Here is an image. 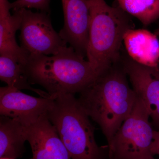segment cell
Returning a JSON list of instances; mask_svg holds the SVG:
<instances>
[{
    "label": "cell",
    "instance_id": "ac0fdd59",
    "mask_svg": "<svg viewBox=\"0 0 159 159\" xmlns=\"http://www.w3.org/2000/svg\"><path fill=\"white\" fill-rule=\"evenodd\" d=\"M154 34L155 35H156L157 36H159V27L155 30L154 32Z\"/></svg>",
    "mask_w": 159,
    "mask_h": 159
},
{
    "label": "cell",
    "instance_id": "7a4b0ae2",
    "mask_svg": "<svg viewBox=\"0 0 159 159\" xmlns=\"http://www.w3.org/2000/svg\"><path fill=\"white\" fill-rule=\"evenodd\" d=\"M25 68L30 83L53 97L79 94L98 76L89 61L70 46L51 56L30 54Z\"/></svg>",
    "mask_w": 159,
    "mask_h": 159
},
{
    "label": "cell",
    "instance_id": "ba28073f",
    "mask_svg": "<svg viewBox=\"0 0 159 159\" xmlns=\"http://www.w3.org/2000/svg\"><path fill=\"white\" fill-rule=\"evenodd\" d=\"M54 97H35L6 86L0 88V115L29 126L47 116Z\"/></svg>",
    "mask_w": 159,
    "mask_h": 159
},
{
    "label": "cell",
    "instance_id": "6da1fadb",
    "mask_svg": "<svg viewBox=\"0 0 159 159\" xmlns=\"http://www.w3.org/2000/svg\"><path fill=\"white\" fill-rule=\"evenodd\" d=\"M120 60L100 74L77 99L89 118L99 125L107 143L133 109L137 96Z\"/></svg>",
    "mask_w": 159,
    "mask_h": 159
},
{
    "label": "cell",
    "instance_id": "d6986e66",
    "mask_svg": "<svg viewBox=\"0 0 159 159\" xmlns=\"http://www.w3.org/2000/svg\"><path fill=\"white\" fill-rule=\"evenodd\" d=\"M0 159H9V158H1Z\"/></svg>",
    "mask_w": 159,
    "mask_h": 159
},
{
    "label": "cell",
    "instance_id": "8fae6325",
    "mask_svg": "<svg viewBox=\"0 0 159 159\" xmlns=\"http://www.w3.org/2000/svg\"><path fill=\"white\" fill-rule=\"evenodd\" d=\"M123 43L126 53L134 61L159 69V41L155 34L145 29H129Z\"/></svg>",
    "mask_w": 159,
    "mask_h": 159
},
{
    "label": "cell",
    "instance_id": "5b68a950",
    "mask_svg": "<svg viewBox=\"0 0 159 159\" xmlns=\"http://www.w3.org/2000/svg\"><path fill=\"white\" fill-rule=\"evenodd\" d=\"M149 119L137 97L130 115L108 143V159H155L150 152L154 130Z\"/></svg>",
    "mask_w": 159,
    "mask_h": 159
},
{
    "label": "cell",
    "instance_id": "9c48e42d",
    "mask_svg": "<svg viewBox=\"0 0 159 159\" xmlns=\"http://www.w3.org/2000/svg\"><path fill=\"white\" fill-rule=\"evenodd\" d=\"M64 25L59 32L76 52L85 57L88 44L90 13L87 0H61Z\"/></svg>",
    "mask_w": 159,
    "mask_h": 159
},
{
    "label": "cell",
    "instance_id": "3957f363",
    "mask_svg": "<svg viewBox=\"0 0 159 159\" xmlns=\"http://www.w3.org/2000/svg\"><path fill=\"white\" fill-rule=\"evenodd\" d=\"M90 13L86 57L98 76L120 60L123 38L134 28L129 15L104 0H87Z\"/></svg>",
    "mask_w": 159,
    "mask_h": 159
},
{
    "label": "cell",
    "instance_id": "9a60e30c",
    "mask_svg": "<svg viewBox=\"0 0 159 159\" xmlns=\"http://www.w3.org/2000/svg\"><path fill=\"white\" fill-rule=\"evenodd\" d=\"M118 6L136 18L143 25H149L159 19V0H117Z\"/></svg>",
    "mask_w": 159,
    "mask_h": 159
},
{
    "label": "cell",
    "instance_id": "5bb4252c",
    "mask_svg": "<svg viewBox=\"0 0 159 159\" xmlns=\"http://www.w3.org/2000/svg\"><path fill=\"white\" fill-rule=\"evenodd\" d=\"M25 65L6 55H0V79L7 86L20 90H28L44 98L53 97L47 92L31 86L26 74Z\"/></svg>",
    "mask_w": 159,
    "mask_h": 159
},
{
    "label": "cell",
    "instance_id": "e0dca14e",
    "mask_svg": "<svg viewBox=\"0 0 159 159\" xmlns=\"http://www.w3.org/2000/svg\"><path fill=\"white\" fill-rule=\"evenodd\" d=\"M150 152L153 157L159 156V129L153 130V140L151 145Z\"/></svg>",
    "mask_w": 159,
    "mask_h": 159
},
{
    "label": "cell",
    "instance_id": "52a82bcc",
    "mask_svg": "<svg viewBox=\"0 0 159 159\" xmlns=\"http://www.w3.org/2000/svg\"><path fill=\"white\" fill-rule=\"evenodd\" d=\"M121 60L132 88L144 103L152 124L159 129V69L138 63L122 50Z\"/></svg>",
    "mask_w": 159,
    "mask_h": 159
},
{
    "label": "cell",
    "instance_id": "8992f818",
    "mask_svg": "<svg viewBox=\"0 0 159 159\" xmlns=\"http://www.w3.org/2000/svg\"><path fill=\"white\" fill-rule=\"evenodd\" d=\"M20 10L19 39L21 47L29 54L54 55L67 47V43L53 29L50 13Z\"/></svg>",
    "mask_w": 159,
    "mask_h": 159
},
{
    "label": "cell",
    "instance_id": "7c38bea8",
    "mask_svg": "<svg viewBox=\"0 0 159 159\" xmlns=\"http://www.w3.org/2000/svg\"><path fill=\"white\" fill-rule=\"evenodd\" d=\"M21 21L20 10L0 14V55H6L25 65L29 53L18 45L16 34L20 30Z\"/></svg>",
    "mask_w": 159,
    "mask_h": 159
},
{
    "label": "cell",
    "instance_id": "277c9868",
    "mask_svg": "<svg viewBox=\"0 0 159 159\" xmlns=\"http://www.w3.org/2000/svg\"><path fill=\"white\" fill-rule=\"evenodd\" d=\"M68 152L71 159H108V146H99L89 117L75 95L54 97L47 114Z\"/></svg>",
    "mask_w": 159,
    "mask_h": 159
},
{
    "label": "cell",
    "instance_id": "30bf717a",
    "mask_svg": "<svg viewBox=\"0 0 159 159\" xmlns=\"http://www.w3.org/2000/svg\"><path fill=\"white\" fill-rule=\"evenodd\" d=\"M25 129L32 159H71L57 130L47 116L32 125L25 126Z\"/></svg>",
    "mask_w": 159,
    "mask_h": 159
},
{
    "label": "cell",
    "instance_id": "2e32d148",
    "mask_svg": "<svg viewBox=\"0 0 159 159\" xmlns=\"http://www.w3.org/2000/svg\"><path fill=\"white\" fill-rule=\"evenodd\" d=\"M50 0H16L10 6L14 11L23 9H35L50 13Z\"/></svg>",
    "mask_w": 159,
    "mask_h": 159
},
{
    "label": "cell",
    "instance_id": "4fadbf2b",
    "mask_svg": "<svg viewBox=\"0 0 159 159\" xmlns=\"http://www.w3.org/2000/svg\"><path fill=\"white\" fill-rule=\"evenodd\" d=\"M27 141L25 126L9 117H0V158L16 159L23 155Z\"/></svg>",
    "mask_w": 159,
    "mask_h": 159
}]
</instances>
